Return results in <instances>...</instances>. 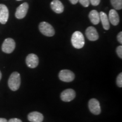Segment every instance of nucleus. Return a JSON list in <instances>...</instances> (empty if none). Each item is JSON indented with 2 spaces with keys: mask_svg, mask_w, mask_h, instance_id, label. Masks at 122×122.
Segmentation results:
<instances>
[{
  "mask_svg": "<svg viewBox=\"0 0 122 122\" xmlns=\"http://www.w3.org/2000/svg\"><path fill=\"white\" fill-rule=\"evenodd\" d=\"M117 84L119 87L122 88V73H120L118 75L117 79Z\"/></svg>",
  "mask_w": 122,
  "mask_h": 122,
  "instance_id": "18",
  "label": "nucleus"
},
{
  "mask_svg": "<svg viewBox=\"0 0 122 122\" xmlns=\"http://www.w3.org/2000/svg\"><path fill=\"white\" fill-rule=\"evenodd\" d=\"M116 51H117V53L118 54V57L120 58V59L122 58V46H119L117 47V49H116Z\"/></svg>",
  "mask_w": 122,
  "mask_h": 122,
  "instance_id": "20",
  "label": "nucleus"
},
{
  "mask_svg": "<svg viewBox=\"0 0 122 122\" xmlns=\"http://www.w3.org/2000/svg\"><path fill=\"white\" fill-rule=\"evenodd\" d=\"M7 122H22V120L18 118H13L10 119Z\"/></svg>",
  "mask_w": 122,
  "mask_h": 122,
  "instance_id": "23",
  "label": "nucleus"
},
{
  "mask_svg": "<svg viewBox=\"0 0 122 122\" xmlns=\"http://www.w3.org/2000/svg\"><path fill=\"white\" fill-rule=\"evenodd\" d=\"M52 10L57 14H61L64 11V6L59 0H53L50 4Z\"/></svg>",
  "mask_w": 122,
  "mask_h": 122,
  "instance_id": "13",
  "label": "nucleus"
},
{
  "mask_svg": "<svg viewBox=\"0 0 122 122\" xmlns=\"http://www.w3.org/2000/svg\"><path fill=\"white\" fill-rule=\"evenodd\" d=\"M117 39L119 42H120V44H122V32H120L118 33V36H117Z\"/></svg>",
  "mask_w": 122,
  "mask_h": 122,
  "instance_id": "22",
  "label": "nucleus"
},
{
  "mask_svg": "<svg viewBox=\"0 0 122 122\" xmlns=\"http://www.w3.org/2000/svg\"><path fill=\"white\" fill-rule=\"evenodd\" d=\"M29 8V5L28 3L24 2L21 4L19 6H18L16 9L15 12V17L18 19H23L26 16L27 12H28Z\"/></svg>",
  "mask_w": 122,
  "mask_h": 122,
  "instance_id": "6",
  "label": "nucleus"
},
{
  "mask_svg": "<svg viewBox=\"0 0 122 122\" xmlns=\"http://www.w3.org/2000/svg\"><path fill=\"white\" fill-rule=\"evenodd\" d=\"M112 7L116 10H121L122 8V0H110Z\"/></svg>",
  "mask_w": 122,
  "mask_h": 122,
  "instance_id": "17",
  "label": "nucleus"
},
{
  "mask_svg": "<svg viewBox=\"0 0 122 122\" xmlns=\"http://www.w3.org/2000/svg\"><path fill=\"white\" fill-rule=\"evenodd\" d=\"M89 110L94 115H99L101 113V106L99 101L95 98H92L89 100L88 103Z\"/></svg>",
  "mask_w": 122,
  "mask_h": 122,
  "instance_id": "7",
  "label": "nucleus"
},
{
  "mask_svg": "<svg viewBox=\"0 0 122 122\" xmlns=\"http://www.w3.org/2000/svg\"><path fill=\"white\" fill-rule=\"evenodd\" d=\"M9 10L5 5L0 4V23L6 24L9 19Z\"/></svg>",
  "mask_w": 122,
  "mask_h": 122,
  "instance_id": "10",
  "label": "nucleus"
},
{
  "mask_svg": "<svg viewBox=\"0 0 122 122\" xmlns=\"http://www.w3.org/2000/svg\"><path fill=\"white\" fill-rule=\"evenodd\" d=\"M79 1L81 5H82L84 7H85L89 6L90 4L89 0H79Z\"/></svg>",
  "mask_w": 122,
  "mask_h": 122,
  "instance_id": "19",
  "label": "nucleus"
},
{
  "mask_svg": "<svg viewBox=\"0 0 122 122\" xmlns=\"http://www.w3.org/2000/svg\"><path fill=\"white\" fill-rule=\"evenodd\" d=\"M89 18L90 20L94 25L98 24L100 22V14L97 11L95 10H92L89 13Z\"/></svg>",
  "mask_w": 122,
  "mask_h": 122,
  "instance_id": "16",
  "label": "nucleus"
},
{
  "mask_svg": "<svg viewBox=\"0 0 122 122\" xmlns=\"http://www.w3.org/2000/svg\"><path fill=\"white\" fill-rule=\"evenodd\" d=\"M100 14V21L102 22L103 28L105 30H108L110 28V22L107 14L104 12L101 11Z\"/></svg>",
  "mask_w": 122,
  "mask_h": 122,
  "instance_id": "15",
  "label": "nucleus"
},
{
  "mask_svg": "<svg viewBox=\"0 0 122 122\" xmlns=\"http://www.w3.org/2000/svg\"><path fill=\"white\" fill-rule=\"evenodd\" d=\"M0 122H7V120L5 118H0Z\"/></svg>",
  "mask_w": 122,
  "mask_h": 122,
  "instance_id": "25",
  "label": "nucleus"
},
{
  "mask_svg": "<svg viewBox=\"0 0 122 122\" xmlns=\"http://www.w3.org/2000/svg\"><path fill=\"white\" fill-rule=\"evenodd\" d=\"M16 1H22V0H16Z\"/></svg>",
  "mask_w": 122,
  "mask_h": 122,
  "instance_id": "27",
  "label": "nucleus"
},
{
  "mask_svg": "<svg viewBox=\"0 0 122 122\" xmlns=\"http://www.w3.org/2000/svg\"><path fill=\"white\" fill-rule=\"evenodd\" d=\"M39 30L42 34L48 37H51L55 34V30L52 25L45 22H42L40 23Z\"/></svg>",
  "mask_w": 122,
  "mask_h": 122,
  "instance_id": "3",
  "label": "nucleus"
},
{
  "mask_svg": "<svg viewBox=\"0 0 122 122\" xmlns=\"http://www.w3.org/2000/svg\"><path fill=\"white\" fill-rule=\"evenodd\" d=\"M15 48V42L11 38H7L4 40L2 45V50L7 54L11 53Z\"/></svg>",
  "mask_w": 122,
  "mask_h": 122,
  "instance_id": "4",
  "label": "nucleus"
},
{
  "mask_svg": "<svg viewBox=\"0 0 122 122\" xmlns=\"http://www.w3.org/2000/svg\"><path fill=\"white\" fill-rule=\"evenodd\" d=\"M76 93L74 90L67 89L63 91L61 94V98L64 102H70L75 98Z\"/></svg>",
  "mask_w": 122,
  "mask_h": 122,
  "instance_id": "8",
  "label": "nucleus"
},
{
  "mask_svg": "<svg viewBox=\"0 0 122 122\" xmlns=\"http://www.w3.org/2000/svg\"><path fill=\"white\" fill-rule=\"evenodd\" d=\"M1 77H2V74H1V71H0V80H1Z\"/></svg>",
  "mask_w": 122,
  "mask_h": 122,
  "instance_id": "26",
  "label": "nucleus"
},
{
  "mask_svg": "<svg viewBox=\"0 0 122 122\" xmlns=\"http://www.w3.org/2000/svg\"><path fill=\"white\" fill-rule=\"evenodd\" d=\"M70 1V2L71 3V4H73V5H75L77 4V2H78L79 0H69Z\"/></svg>",
  "mask_w": 122,
  "mask_h": 122,
  "instance_id": "24",
  "label": "nucleus"
},
{
  "mask_svg": "<svg viewBox=\"0 0 122 122\" xmlns=\"http://www.w3.org/2000/svg\"><path fill=\"white\" fill-rule=\"evenodd\" d=\"M71 43L76 49L83 48L85 44V40L83 33L79 31L75 32L71 37Z\"/></svg>",
  "mask_w": 122,
  "mask_h": 122,
  "instance_id": "2",
  "label": "nucleus"
},
{
  "mask_svg": "<svg viewBox=\"0 0 122 122\" xmlns=\"http://www.w3.org/2000/svg\"><path fill=\"white\" fill-rule=\"evenodd\" d=\"M85 35H86V37L90 41H94L97 40L99 38L98 33L97 32L96 29L93 27H89L86 28V31H85Z\"/></svg>",
  "mask_w": 122,
  "mask_h": 122,
  "instance_id": "11",
  "label": "nucleus"
},
{
  "mask_svg": "<svg viewBox=\"0 0 122 122\" xmlns=\"http://www.w3.org/2000/svg\"><path fill=\"white\" fill-rule=\"evenodd\" d=\"M28 119L30 122H42L44 120V116L40 112L33 111L28 114Z\"/></svg>",
  "mask_w": 122,
  "mask_h": 122,
  "instance_id": "12",
  "label": "nucleus"
},
{
  "mask_svg": "<svg viewBox=\"0 0 122 122\" xmlns=\"http://www.w3.org/2000/svg\"><path fill=\"white\" fill-rule=\"evenodd\" d=\"M25 62L28 67L30 68H36L39 65V58L36 54H30L27 56Z\"/></svg>",
  "mask_w": 122,
  "mask_h": 122,
  "instance_id": "9",
  "label": "nucleus"
},
{
  "mask_svg": "<svg viewBox=\"0 0 122 122\" xmlns=\"http://www.w3.org/2000/svg\"><path fill=\"white\" fill-rule=\"evenodd\" d=\"M21 83L20 75L18 72L12 73L8 80V85L10 89L13 91H16L19 89Z\"/></svg>",
  "mask_w": 122,
  "mask_h": 122,
  "instance_id": "1",
  "label": "nucleus"
},
{
  "mask_svg": "<svg viewBox=\"0 0 122 122\" xmlns=\"http://www.w3.org/2000/svg\"><path fill=\"white\" fill-rule=\"evenodd\" d=\"M109 22L113 25H117L119 23V16L118 13L114 9L110 10L109 14Z\"/></svg>",
  "mask_w": 122,
  "mask_h": 122,
  "instance_id": "14",
  "label": "nucleus"
},
{
  "mask_svg": "<svg viewBox=\"0 0 122 122\" xmlns=\"http://www.w3.org/2000/svg\"><path fill=\"white\" fill-rule=\"evenodd\" d=\"M90 1V3H91V4L93 6H96L100 4L101 0H89Z\"/></svg>",
  "mask_w": 122,
  "mask_h": 122,
  "instance_id": "21",
  "label": "nucleus"
},
{
  "mask_svg": "<svg viewBox=\"0 0 122 122\" xmlns=\"http://www.w3.org/2000/svg\"><path fill=\"white\" fill-rule=\"evenodd\" d=\"M59 78L62 81L68 83V82L72 81L74 80L75 74L70 70H61L59 74Z\"/></svg>",
  "mask_w": 122,
  "mask_h": 122,
  "instance_id": "5",
  "label": "nucleus"
}]
</instances>
